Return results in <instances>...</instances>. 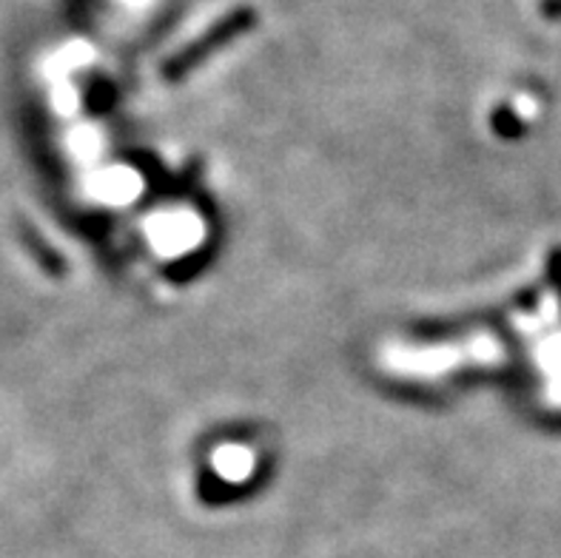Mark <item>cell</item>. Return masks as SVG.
<instances>
[{
	"label": "cell",
	"mask_w": 561,
	"mask_h": 558,
	"mask_svg": "<svg viewBox=\"0 0 561 558\" xmlns=\"http://www.w3.org/2000/svg\"><path fill=\"white\" fill-rule=\"evenodd\" d=\"M256 23V12L251 7H234L228 14H222L220 21H214L206 32H199L194 41H188L180 52L169 57L163 64V78L169 83L183 80L188 71L197 69L199 64H206L208 57L217 49H226L228 43H234L245 32H251Z\"/></svg>",
	"instance_id": "1"
},
{
	"label": "cell",
	"mask_w": 561,
	"mask_h": 558,
	"mask_svg": "<svg viewBox=\"0 0 561 558\" xmlns=\"http://www.w3.org/2000/svg\"><path fill=\"white\" fill-rule=\"evenodd\" d=\"M21 240L23 246H26V251L32 257H35V262L41 265L43 271L49 276H64L66 274V260L60 254H57L55 248L49 246V242L43 240L41 234L35 231V228L28 226V223H21Z\"/></svg>",
	"instance_id": "2"
}]
</instances>
